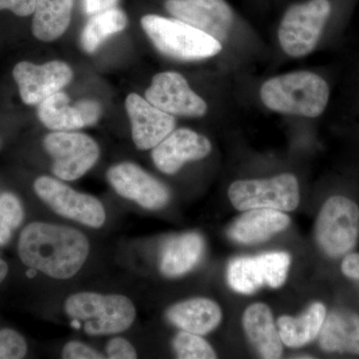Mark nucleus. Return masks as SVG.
<instances>
[{
  "mask_svg": "<svg viewBox=\"0 0 359 359\" xmlns=\"http://www.w3.org/2000/svg\"><path fill=\"white\" fill-rule=\"evenodd\" d=\"M320 344L327 353L359 354V316L347 311H332L325 318Z\"/></svg>",
  "mask_w": 359,
  "mask_h": 359,
  "instance_id": "obj_19",
  "label": "nucleus"
},
{
  "mask_svg": "<svg viewBox=\"0 0 359 359\" xmlns=\"http://www.w3.org/2000/svg\"><path fill=\"white\" fill-rule=\"evenodd\" d=\"M43 144L53 159L52 172L65 181L81 178L100 156L96 142L83 133L55 131L45 137Z\"/></svg>",
  "mask_w": 359,
  "mask_h": 359,
  "instance_id": "obj_8",
  "label": "nucleus"
},
{
  "mask_svg": "<svg viewBox=\"0 0 359 359\" xmlns=\"http://www.w3.org/2000/svg\"><path fill=\"white\" fill-rule=\"evenodd\" d=\"M173 346L177 356L181 359H214L216 353L211 346L199 334L181 332L174 339Z\"/></svg>",
  "mask_w": 359,
  "mask_h": 359,
  "instance_id": "obj_27",
  "label": "nucleus"
},
{
  "mask_svg": "<svg viewBox=\"0 0 359 359\" xmlns=\"http://www.w3.org/2000/svg\"><path fill=\"white\" fill-rule=\"evenodd\" d=\"M62 358L65 359H102V353L79 341H70L62 351Z\"/></svg>",
  "mask_w": 359,
  "mask_h": 359,
  "instance_id": "obj_29",
  "label": "nucleus"
},
{
  "mask_svg": "<svg viewBox=\"0 0 359 359\" xmlns=\"http://www.w3.org/2000/svg\"><path fill=\"white\" fill-rule=\"evenodd\" d=\"M13 78L23 102L39 105L70 83L73 71L62 61H50L42 65L22 61L14 66Z\"/></svg>",
  "mask_w": 359,
  "mask_h": 359,
  "instance_id": "obj_10",
  "label": "nucleus"
},
{
  "mask_svg": "<svg viewBox=\"0 0 359 359\" xmlns=\"http://www.w3.org/2000/svg\"><path fill=\"white\" fill-rule=\"evenodd\" d=\"M146 99L170 115L202 117L207 103L189 86L185 77L177 72L156 74L145 93Z\"/></svg>",
  "mask_w": 359,
  "mask_h": 359,
  "instance_id": "obj_11",
  "label": "nucleus"
},
{
  "mask_svg": "<svg viewBox=\"0 0 359 359\" xmlns=\"http://www.w3.org/2000/svg\"><path fill=\"white\" fill-rule=\"evenodd\" d=\"M7 273H8V266L4 259H0V283L4 282V278H6Z\"/></svg>",
  "mask_w": 359,
  "mask_h": 359,
  "instance_id": "obj_35",
  "label": "nucleus"
},
{
  "mask_svg": "<svg viewBox=\"0 0 359 359\" xmlns=\"http://www.w3.org/2000/svg\"><path fill=\"white\" fill-rule=\"evenodd\" d=\"M128 25L126 13L121 9L112 8L92 16L86 23L80 44L87 53H94L100 45L116 33L121 32Z\"/></svg>",
  "mask_w": 359,
  "mask_h": 359,
  "instance_id": "obj_25",
  "label": "nucleus"
},
{
  "mask_svg": "<svg viewBox=\"0 0 359 359\" xmlns=\"http://www.w3.org/2000/svg\"><path fill=\"white\" fill-rule=\"evenodd\" d=\"M290 223V217L276 210H248L231 224L229 235L236 242L256 244L285 230Z\"/></svg>",
  "mask_w": 359,
  "mask_h": 359,
  "instance_id": "obj_16",
  "label": "nucleus"
},
{
  "mask_svg": "<svg viewBox=\"0 0 359 359\" xmlns=\"http://www.w3.org/2000/svg\"><path fill=\"white\" fill-rule=\"evenodd\" d=\"M76 106L81 113L86 127L95 125L98 122L102 109H101L100 104L97 101L92 100V99H82L76 102Z\"/></svg>",
  "mask_w": 359,
  "mask_h": 359,
  "instance_id": "obj_31",
  "label": "nucleus"
},
{
  "mask_svg": "<svg viewBox=\"0 0 359 359\" xmlns=\"http://www.w3.org/2000/svg\"><path fill=\"white\" fill-rule=\"evenodd\" d=\"M344 275L359 282V254H351L344 259L341 264Z\"/></svg>",
  "mask_w": 359,
  "mask_h": 359,
  "instance_id": "obj_34",
  "label": "nucleus"
},
{
  "mask_svg": "<svg viewBox=\"0 0 359 359\" xmlns=\"http://www.w3.org/2000/svg\"><path fill=\"white\" fill-rule=\"evenodd\" d=\"M108 358L110 359H134L137 358V353L134 346L128 340L116 337L108 342L106 347Z\"/></svg>",
  "mask_w": 359,
  "mask_h": 359,
  "instance_id": "obj_30",
  "label": "nucleus"
},
{
  "mask_svg": "<svg viewBox=\"0 0 359 359\" xmlns=\"http://www.w3.org/2000/svg\"><path fill=\"white\" fill-rule=\"evenodd\" d=\"M166 9L176 20L194 26L223 43L233 25L226 0H167Z\"/></svg>",
  "mask_w": 359,
  "mask_h": 359,
  "instance_id": "obj_12",
  "label": "nucleus"
},
{
  "mask_svg": "<svg viewBox=\"0 0 359 359\" xmlns=\"http://www.w3.org/2000/svg\"><path fill=\"white\" fill-rule=\"evenodd\" d=\"M325 318V306L320 302H316L297 318L283 316L278 318V334L283 344L290 347H299L313 341L320 334Z\"/></svg>",
  "mask_w": 359,
  "mask_h": 359,
  "instance_id": "obj_21",
  "label": "nucleus"
},
{
  "mask_svg": "<svg viewBox=\"0 0 359 359\" xmlns=\"http://www.w3.org/2000/svg\"><path fill=\"white\" fill-rule=\"evenodd\" d=\"M37 113L42 124L54 131H73L86 127L76 103L70 104L69 97L61 91L42 101Z\"/></svg>",
  "mask_w": 359,
  "mask_h": 359,
  "instance_id": "obj_24",
  "label": "nucleus"
},
{
  "mask_svg": "<svg viewBox=\"0 0 359 359\" xmlns=\"http://www.w3.org/2000/svg\"><path fill=\"white\" fill-rule=\"evenodd\" d=\"M37 196L54 212L78 223L100 228L105 223L102 203L93 196L79 193L50 177H40L34 182Z\"/></svg>",
  "mask_w": 359,
  "mask_h": 359,
  "instance_id": "obj_9",
  "label": "nucleus"
},
{
  "mask_svg": "<svg viewBox=\"0 0 359 359\" xmlns=\"http://www.w3.org/2000/svg\"><path fill=\"white\" fill-rule=\"evenodd\" d=\"M126 110L131 121L132 138L139 150L155 148L176 127L173 115L158 109L138 94L127 97Z\"/></svg>",
  "mask_w": 359,
  "mask_h": 359,
  "instance_id": "obj_14",
  "label": "nucleus"
},
{
  "mask_svg": "<svg viewBox=\"0 0 359 359\" xmlns=\"http://www.w3.org/2000/svg\"><path fill=\"white\" fill-rule=\"evenodd\" d=\"M107 178L120 196L145 209H162L169 202L167 187L132 163H121L110 168Z\"/></svg>",
  "mask_w": 359,
  "mask_h": 359,
  "instance_id": "obj_13",
  "label": "nucleus"
},
{
  "mask_svg": "<svg viewBox=\"0 0 359 359\" xmlns=\"http://www.w3.org/2000/svg\"><path fill=\"white\" fill-rule=\"evenodd\" d=\"M25 212L15 195L2 193L0 195V247L8 244L13 233L22 223Z\"/></svg>",
  "mask_w": 359,
  "mask_h": 359,
  "instance_id": "obj_26",
  "label": "nucleus"
},
{
  "mask_svg": "<svg viewBox=\"0 0 359 359\" xmlns=\"http://www.w3.org/2000/svg\"><path fill=\"white\" fill-rule=\"evenodd\" d=\"M141 25L157 50L168 57L183 61L202 60L216 56L223 45L211 35L183 21L149 14Z\"/></svg>",
  "mask_w": 359,
  "mask_h": 359,
  "instance_id": "obj_3",
  "label": "nucleus"
},
{
  "mask_svg": "<svg viewBox=\"0 0 359 359\" xmlns=\"http://www.w3.org/2000/svg\"><path fill=\"white\" fill-rule=\"evenodd\" d=\"M27 353L25 339L9 328L0 330V359L23 358Z\"/></svg>",
  "mask_w": 359,
  "mask_h": 359,
  "instance_id": "obj_28",
  "label": "nucleus"
},
{
  "mask_svg": "<svg viewBox=\"0 0 359 359\" xmlns=\"http://www.w3.org/2000/svg\"><path fill=\"white\" fill-rule=\"evenodd\" d=\"M259 94L269 110L282 114L316 118L327 108L330 87L316 73L297 71L264 82Z\"/></svg>",
  "mask_w": 359,
  "mask_h": 359,
  "instance_id": "obj_2",
  "label": "nucleus"
},
{
  "mask_svg": "<svg viewBox=\"0 0 359 359\" xmlns=\"http://www.w3.org/2000/svg\"><path fill=\"white\" fill-rule=\"evenodd\" d=\"M209 139L190 129L172 131L152 153L156 167L163 173H177L189 161H197L211 153Z\"/></svg>",
  "mask_w": 359,
  "mask_h": 359,
  "instance_id": "obj_15",
  "label": "nucleus"
},
{
  "mask_svg": "<svg viewBox=\"0 0 359 359\" xmlns=\"http://www.w3.org/2000/svg\"><path fill=\"white\" fill-rule=\"evenodd\" d=\"M318 245L327 256L339 257L353 249L359 236V209L342 196L330 198L321 208L316 226Z\"/></svg>",
  "mask_w": 359,
  "mask_h": 359,
  "instance_id": "obj_7",
  "label": "nucleus"
},
{
  "mask_svg": "<svg viewBox=\"0 0 359 359\" xmlns=\"http://www.w3.org/2000/svg\"><path fill=\"white\" fill-rule=\"evenodd\" d=\"M167 318L182 330L204 335L218 327L222 311L211 299H192L171 306L167 311Z\"/></svg>",
  "mask_w": 359,
  "mask_h": 359,
  "instance_id": "obj_18",
  "label": "nucleus"
},
{
  "mask_svg": "<svg viewBox=\"0 0 359 359\" xmlns=\"http://www.w3.org/2000/svg\"><path fill=\"white\" fill-rule=\"evenodd\" d=\"M119 0H84V11L88 15L115 8Z\"/></svg>",
  "mask_w": 359,
  "mask_h": 359,
  "instance_id": "obj_33",
  "label": "nucleus"
},
{
  "mask_svg": "<svg viewBox=\"0 0 359 359\" xmlns=\"http://www.w3.org/2000/svg\"><path fill=\"white\" fill-rule=\"evenodd\" d=\"M269 254L237 257L229 264L228 282L240 294H250L271 283Z\"/></svg>",
  "mask_w": 359,
  "mask_h": 359,
  "instance_id": "obj_23",
  "label": "nucleus"
},
{
  "mask_svg": "<svg viewBox=\"0 0 359 359\" xmlns=\"http://www.w3.org/2000/svg\"><path fill=\"white\" fill-rule=\"evenodd\" d=\"M204 238L199 233H187L168 241L161 255V273L176 278L190 271L204 252Z\"/></svg>",
  "mask_w": 359,
  "mask_h": 359,
  "instance_id": "obj_20",
  "label": "nucleus"
},
{
  "mask_svg": "<svg viewBox=\"0 0 359 359\" xmlns=\"http://www.w3.org/2000/svg\"><path fill=\"white\" fill-rule=\"evenodd\" d=\"M36 0H0V11L8 9L18 16H28L34 13Z\"/></svg>",
  "mask_w": 359,
  "mask_h": 359,
  "instance_id": "obj_32",
  "label": "nucleus"
},
{
  "mask_svg": "<svg viewBox=\"0 0 359 359\" xmlns=\"http://www.w3.org/2000/svg\"><path fill=\"white\" fill-rule=\"evenodd\" d=\"M65 311L81 323L89 335L119 334L128 330L136 318L133 302L120 294L78 292L68 297Z\"/></svg>",
  "mask_w": 359,
  "mask_h": 359,
  "instance_id": "obj_4",
  "label": "nucleus"
},
{
  "mask_svg": "<svg viewBox=\"0 0 359 359\" xmlns=\"http://www.w3.org/2000/svg\"><path fill=\"white\" fill-rule=\"evenodd\" d=\"M243 325L250 344L262 358L276 359L282 356L283 341L266 304H255L245 309Z\"/></svg>",
  "mask_w": 359,
  "mask_h": 359,
  "instance_id": "obj_17",
  "label": "nucleus"
},
{
  "mask_svg": "<svg viewBox=\"0 0 359 359\" xmlns=\"http://www.w3.org/2000/svg\"><path fill=\"white\" fill-rule=\"evenodd\" d=\"M72 8L73 0H36L33 35L44 42L59 39L70 25Z\"/></svg>",
  "mask_w": 359,
  "mask_h": 359,
  "instance_id": "obj_22",
  "label": "nucleus"
},
{
  "mask_svg": "<svg viewBox=\"0 0 359 359\" xmlns=\"http://www.w3.org/2000/svg\"><path fill=\"white\" fill-rule=\"evenodd\" d=\"M229 198L238 211H294L299 204V182L292 174L278 175L271 179L237 181L229 189Z\"/></svg>",
  "mask_w": 359,
  "mask_h": 359,
  "instance_id": "obj_6",
  "label": "nucleus"
},
{
  "mask_svg": "<svg viewBox=\"0 0 359 359\" xmlns=\"http://www.w3.org/2000/svg\"><path fill=\"white\" fill-rule=\"evenodd\" d=\"M330 13L332 6L328 0H309L290 6L278 28V40L285 53L299 58L313 52Z\"/></svg>",
  "mask_w": 359,
  "mask_h": 359,
  "instance_id": "obj_5",
  "label": "nucleus"
},
{
  "mask_svg": "<svg viewBox=\"0 0 359 359\" xmlns=\"http://www.w3.org/2000/svg\"><path fill=\"white\" fill-rule=\"evenodd\" d=\"M18 255L28 268L50 278L67 280L86 262L88 238L75 229L35 222L21 231Z\"/></svg>",
  "mask_w": 359,
  "mask_h": 359,
  "instance_id": "obj_1",
  "label": "nucleus"
}]
</instances>
